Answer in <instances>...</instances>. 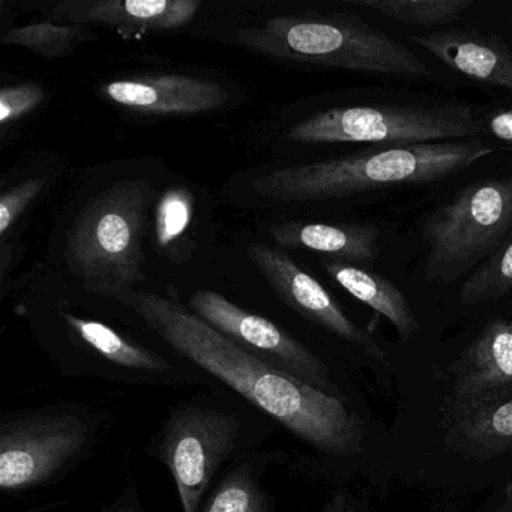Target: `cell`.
Returning a JSON list of instances; mask_svg holds the SVG:
<instances>
[{"label":"cell","instance_id":"1","mask_svg":"<svg viewBox=\"0 0 512 512\" xmlns=\"http://www.w3.org/2000/svg\"><path fill=\"white\" fill-rule=\"evenodd\" d=\"M112 296L182 358L250 401L317 457L343 461L361 454L364 422L346 398L269 367L173 299L130 289Z\"/></svg>","mask_w":512,"mask_h":512},{"label":"cell","instance_id":"2","mask_svg":"<svg viewBox=\"0 0 512 512\" xmlns=\"http://www.w3.org/2000/svg\"><path fill=\"white\" fill-rule=\"evenodd\" d=\"M280 430L232 389L209 386L170 407L145 454L173 476L182 512H199L224 470Z\"/></svg>","mask_w":512,"mask_h":512},{"label":"cell","instance_id":"3","mask_svg":"<svg viewBox=\"0 0 512 512\" xmlns=\"http://www.w3.org/2000/svg\"><path fill=\"white\" fill-rule=\"evenodd\" d=\"M493 152L481 139L392 146L274 170L256 179L253 188L260 196L280 202L347 199L383 188L442 181Z\"/></svg>","mask_w":512,"mask_h":512},{"label":"cell","instance_id":"4","mask_svg":"<svg viewBox=\"0 0 512 512\" xmlns=\"http://www.w3.org/2000/svg\"><path fill=\"white\" fill-rule=\"evenodd\" d=\"M107 425V412L80 401L2 413L0 491L22 496L61 481L94 457Z\"/></svg>","mask_w":512,"mask_h":512},{"label":"cell","instance_id":"5","mask_svg":"<svg viewBox=\"0 0 512 512\" xmlns=\"http://www.w3.org/2000/svg\"><path fill=\"white\" fill-rule=\"evenodd\" d=\"M242 44L281 59L386 79L430 77L412 50L352 16L277 17L239 34Z\"/></svg>","mask_w":512,"mask_h":512},{"label":"cell","instance_id":"6","mask_svg":"<svg viewBox=\"0 0 512 512\" xmlns=\"http://www.w3.org/2000/svg\"><path fill=\"white\" fill-rule=\"evenodd\" d=\"M154 190L118 182L95 196L71 226L68 268L89 290L112 296L143 280V238Z\"/></svg>","mask_w":512,"mask_h":512},{"label":"cell","instance_id":"7","mask_svg":"<svg viewBox=\"0 0 512 512\" xmlns=\"http://www.w3.org/2000/svg\"><path fill=\"white\" fill-rule=\"evenodd\" d=\"M512 236V176L482 179L434 209L421 230L428 283L460 280Z\"/></svg>","mask_w":512,"mask_h":512},{"label":"cell","instance_id":"8","mask_svg":"<svg viewBox=\"0 0 512 512\" xmlns=\"http://www.w3.org/2000/svg\"><path fill=\"white\" fill-rule=\"evenodd\" d=\"M485 124L467 104H365L310 116L287 133L304 145L367 143L385 148L476 139Z\"/></svg>","mask_w":512,"mask_h":512},{"label":"cell","instance_id":"9","mask_svg":"<svg viewBox=\"0 0 512 512\" xmlns=\"http://www.w3.org/2000/svg\"><path fill=\"white\" fill-rule=\"evenodd\" d=\"M188 310L269 367L326 394L346 398L328 362L272 320L244 310L212 290H197Z\"/></svg>","mask_w":512,"mask_h":512},{"label":"cell","instance_id":"10","mask_svg":"<svg viewBox=\"0 0 512 512\" xmlns=\"http://www.w3.org/2000/svg\"><path fill=\"white\" fill-rule=\"evenodd\" d=\"M248 256L290 310L371 358L385 361V350L371 332L356 325L328 290L302 271L289 254L269 245L254 244L248 248Z\"/></svg>","mask_w":512,"mask_h":512},{"label":"cell","instance_id":"11","mask_svg":"<svg viewBox=\"0 0 512 512\" xmlns=\"http://www.w3.org/2000/svg\"><path fill=\"white\" fill-rule=\"evenodd\" d=\"M101 94L125 109L158 116L202 115L229 100L226 89L212 80L173 74L113 80Z\"/></svg>","mask_w":512,"mask_h":512},{"label":"cell","instance_id":"12","mask_svg":"<svg viewBox=\"0 0 512 512\" xmlns=\"http://www.w3.org/2000/svg\"><path fill=\"white\" fill-rule=\"evenodd\" d=\"M446 442L467 457H497L512 449V383L469 397H452Z\"/></svg>","mask_w":512,"mask_h":512},{"label":"cell","instance_id":"13","mask_svg":"<svg viewBox=\"0 0 512 512\" xmlns=\"http://www.w3.org/2000/svg\"><path fill=\"white\" fill-rule=\"evenodd\" d=\"M409 40L470 80L512 92V50L497 38L446 29L409 35Z\"/></svg>","mask_w":512,"mask_h":512},{"label":"cell","instance_id":"14","mask_svg":"<svg viewBox=\"0 0 512 512\" xmlns=\"http://www.w3.org/2000/svg\"><path fill=\"white\" fill-rule=\"evenodd\" d=\"M452 397H469L512 383V322L494 317L452 365Z\"/></svg>","mask_w":512,"mask_h":512},{"label":"cell","instance_id":"15","mask_svg":"<svg viewBox=\"0 0 512 512\" xmlns=\"http://www.w3.org/2000/svg\"><path fill=\"white\" fill-rule=\"evenodd\" d=\"M286 460L280 449H257L239 458L224 470L199 512H280L265 478Z\"/></svg>","mask_w":512,"mask_h":512},{"label":"cell","instance_id":"16","mask_svg":"<svg viewBox=\"0 0 512 512\" xmlns=\"http://www.w3.org/2000/svg\"><path fill=\"white\" fill-rule=\"evenodd\" d=\"M283 248H304L347 263L374 262L380 256L382 232L374 224L286 223L271 229Z\"/></svg>","mask_w":512,"mask_h":512},{"label":"cell","instance_id":"17","mask_svg":"<svg viewBox=\"0 0 512 512\" xmlns=\"http://www.w3.org/2000/svg\"><path fill=\"white\" fill-rule=\"evenodd\" d=\"M199 0H98L68 14L74 25L140 31H173L196 17Z\"/></svg>","mask_w":512,"mask_h":512},{"label":"cell","instance_id":"18","mask_svg":"<svg viewBox=\"0 0 512 512\" xmlns=\"http://www.w3.org/2000/svg\"><path fill=\"white\" fill-rule=\"evenodd\" d=\"M323 269L353 298L389 320L401 341H409L419 331L418 316L392 281L341 260H326Z\"/></svg>","mask_w":512,"mask_h":512},{"label":"cell","instance_id":"19","mask_svg":"<svg viewBox=\"0 0 512 512\" xmlns=\"http://www.w3.org/2000/svg\"><path fill=\"white\" fill-rule=\"evenodd\" d=\"M353 5L403 25L445 26L457 22L473 0H352Z\"/></svg>","mask_w":512,"mask_h":512},{"label":"cell","instance_id":"20","mask_svg":"<svg viewBox=\"0 0 512 512\" xmlns=\"http://www.w3.org/2000/svg\"><path fill=\"white\" fill-rule=\"evenodd\" d=\"M94 38V34L85 26L37 25L14 28L2 35L4 46H17L31 50L44 58H59L73 52L79 44Z\"/></svg>","mask_w":512,"mask_h":512},{"label":"cell","instance_id":"21","mask_svg":"<svg viewBox=\"0 0 512 512\" xmlns=\"http://www.w3.org/2000/svg\"><path fill=\"white\" fill-rule=\"evenodd\" d=\"M511 292L512 236L467 277L458 298L463 305H481L502 299Z\"/></svg>","mask_w":512,"mask_h":512},{"label":"cell","instance_id":"22","mask_svg":"<svg viewBox=\"0 0 512 512\" xmlns=\"http://www.w3.org/2000/svg\"><path fill=\"white\" fill-rule=\"evenodd\" d=\"M194 197L188 188H169L158 200L155 239L161 250L178 247L193 223Z\"/></svg>","mask_w":512,"mask_h":512},{"label":"cell","instance_id":"23","mask_svg":"<svg viewBox=\"0 0 512 512\" xmlns=\"http://www.w3.org/2000/svg\"><path fill=\"white\" fill-rule=\"evenodd\" d=\"M46 98V91L38 83L7 86L0 92V125L7 127L20 121L40 107Z\"/></svg>","mask_w":512,"mask_h":512},{"label":"cell","instance_id":"24","mask_svg":"<svg viewBox=\"0 0 512 512\" xmlns=\"http://www.w3.org/2000/svg\"><path fill=\"white\" fill-rule=\"evenodd\" d=\"M46 178H32L20 182L0 197V236L5 238L11 227L22 217L25 209L40 196Z\"/></svg>","mask_w":512,"mask_h":512},{"label":"cell","instance_id":"25","mask_svg":"<svg viewBox=\"0 0 512 512\" xmlns=\"http://www.w3.org/2000/svg\"><path fill=\"white\" fill-rule=\"evenodd\" d=\"M104 512H146L139 487L133 478L128 479L121 493L107 506Z\"/></svg>","mask_w":512,"mask_h":512},{"label":"cell","instance_id":"26","mask_svg":"<svg viewBox=\"0 0 512 512\" xmlns=\"http://www.w3.org/2000/svg\"><path fill=\"white\" fill-rule=\"evenodd\" d=\"M488 134L506 146L512 152V107L493 115L485 121Z\"/></svg>","mask_w":512,"mask_h":512},{"label":"cell","instance_id":"27","mask_svg":"<svg viewBox=\"0 0 512 512\" xmlns=\"http://www.w3.org/2000/svg\"><path fill=\"white\" fill-rule=\"evenodd\" d=\"M322 512H364L361 503L347 491H335L329 496Z\"/></svg>","mask_w":512,"mask_h":512},{"label":"cell","instance_id":"28","mask_svg":"<svg viewBox=\"0 0 512 512\" xmlns=\"http://www.w3.org/2000/svg\"><path fill=\"white\" fill-rule=\"evenodd\" d=\"M494 512H512V494L511 496L508 494V497L503 500L502 505H500Z\"/></svg>","mask_w":512,"mask_h":512}]
</instances>
